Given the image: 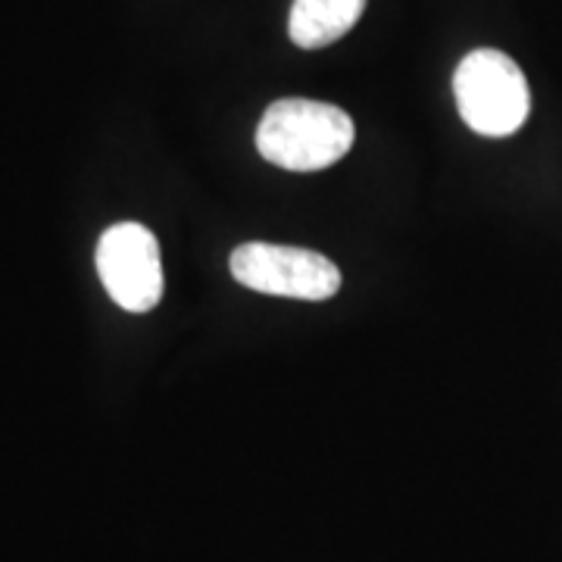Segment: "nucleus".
I'll return each mask as SVG.
<instances>
[{
	"instance_id": "5",
	"label": "nucleus",
	"mask_w": 562,
	"mask_h": 562,
	"mask_svg": "<svg viewBox=\"0 0 562 562\" xmlns=\"http://www.w3.org/2000/svg\"><path fill=\"white\" fill-rule=\"evenodd\" d=\"M366 0H294L288 32L303 50H319L344 38L360 22Z\"/></svg>"
},
{
	"instance_id": "4",
	"label": "nucleus",
	"mask_w": 562,
	"mask_h": 562,
	"mask_svg": "<svg viewBox=\"0 0 562 562\" xmlns=\"http://www.w3.org/2000/svg\"><path fill=\"white\" fill-rule=\"evenodd\" d=\"M98 276L128 313H150L162 297L160 244L140 222H120L98 244Z\"/></svg>"
},
{
	"instance_id": "3",
	"label": "nucleus",
	"mask_w": 562,
	"mask_h": 562,
	"mask_svg": "<svg viewBox=\"0 0 562 562\" xmlns=\"http://www.w3.org/2000/svg\"><path fill=\"white\" fill-rule=\"evenodd\" d=\"M232 276L250 291L294 301H328L341 288V269L328 257L266 241L241 244L232 254Z\"/></svg>"
},
{
	"instance_id": "1",
	"label": "nucleus",
	"mask_w": 562,
	"mask_h": 562,
	"mask_svg": "<svg viewBox=\"0 0 562 562\" xmlns=\"http://www.w3.org/2000/svg\"><path fill=\"white\" fill-rule=\"evenodd\" d=\"M353 120L335 103L284 98L262 113L257 150L262 160L291 172H319L353 147Z\"/></svg>"
},
{
	"instance_id": "2",
	"label": "nucleus",
	"mask_w": 562,
	"mask_h": 562,
	"mask_svg": "<svg viewBox=\"0 0 562 562\" xmlns=\"http://www.w3.org/2000/svg\"><path fill=\"white\" fill-rule=\"evenodd\" d=\"M453 94L462 122L484 138L519 132L531 110V91L522 69L503 50H472L453 72Z\"/></svg>"
}]
</instances>
